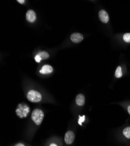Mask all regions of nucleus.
I'll use <instances>...</instances> for the list:
<instances>
[{"mask_svg":"<svg viewBox=\"0 0 130 146\" xmlns=\"http://www.w3.org/2000/svg\"><path fill=\"white\" fill-rule=\"evenodd\" d=\"M44 113L40 109H35L32 113V119L36 125H40L44 118Z\"/></svg>","mask_w":130,"mask_h":146,"instance_id":"obj_1","label":"nucleus"},{"mask_svg":"<svg viewBox=\"0 0 130 146\" xmlns=\"http://www.w3.org/2000/svg\"><path fill=\"white\" fill-rule=\"evenodd\" d=\"M27 99L31 102L38 103L42 101V96L41 94L33 90H30L27 94Z\"/></svg>","mask_w":130,"mask_h":146,"instance_id":"obj_2","label":"nucleus"},{"mask_svg":"<svg viewBox=\"0 0 130 146\" xmlns=\"http://www.w3.org/2000/svg\"><path fill=\"white\" fill-rule=\"evenodd\" d=\"M75 140V134L73 131L69 130L67 131L64 136V141L68 144L70 145L74 143Z\"/></svg>","mask_w":130,"mask_h":146,"instance_id":"obj_3","label":"nucleus"},{"mask_svg":"<svg viewBox=\"0 0 130 146\" xmlns=\"http://www.w3.org/2000/svg\"><path fill=\"white\" fill-rule=\"evenodd\" d=\"M70 38L74 43H78L84 39V36L79 33H74L71 35Z\"/></svg>","mask_w":130,"mask_h":146,"instance_id":"obj_4","label":"nucleus"},{"mask_svg":"<svg viewBox=\"0 0 130 146\" xmlns=\"http://www.w3.org/2000/svg\"><path fill=\"white\" fill-rule=\"evenodd\" d=\"M99 17L100 20L103 23H108L109 21V17L107 12L104 10H100L99 13Z\"/></svg>","mask_w":130,"mask_h":146,"instance_id":"obj_5","label":"nucleus"},{"mask_svg":"<svg viewBox=\"0 0 130 146\" xmlns=\"http://www.w3.org/2000/svg\"><path fill=\"white\" fill-rule=\"evenodd\" d=\"M26 18L29 22H34L36 19V15L34 11L32 9L28 10L26 14Z\"/></svg>","mask_w":130,"mask_h":146,"instance_id":"obj_6","label":"nucleus"},{"mask_svg":"<svg viewBox=\"0 0 130 146\" xmlns=\"http://www.w3.org/2000/svg\"><path fill=\"white\" fill-rule=\"evenodd\" d=\"M75 102L77 105L82 106H83L85 104V96L82 94H78L77 96H76V98H75Z\"/></svg>","mask_w":130,"mask_h":146,"instance_id":"obj_7","label":"nucleus"},{"mask_svg":"<svg viewBox=\"0 0 130 146\" xmlns=\"http://www.w3.org/2000/svg\"><path fill=\"white\" fill-rule=\"evenodd\" d=\"M53 71V67L50 65H44L43 66L42 68L40 70V72L43 74H50Z\"/></svg>","mask_w":130,"mask_h":146,"instance_id":"obj_8","label":"nucleus"},{"mask_svg":"<svg viewBox=\"0 0 130 146\" xmlns=\"http://www.w3.org/2000/svg\"><path fill=\"white\" fill-rule=\"evenodd\" d=\"M124 136L128 139H130V127H125L123 131Z\"/></svg>","mask_w":130,"mask_h":146,"instance_id":"obj_9","label":"nucleus"},{"mask_svg":"<svg viewBox=\"0 0 130 146\" xmlns=\"http://www.w3.org/2000/svg\"><path fill=\"white\" fill-rule=\"evenodd\" d=\"M38 55L40 57L42 60H46L47 58H48L50 56L48 53L46 52H44V51H42V52H39L38 53Z\"/></svg>","mask_w":130,"mask_h":146,"instance_id":"obj_10","label":"nucleus"},{"mask_svg":"<svg viewBox=\"0 0 130 146\" xmlns=\"http://www.w3.org/2000/svg\"><path fill=\"white\" fill-rule=\"evenodd\" d=\"M115 76L117 78H121L122 77L123 72L121 71V67L120 66H119L117 67L115 72Z\"/></svg>","mask_w":130,"mask_h":146,"instance_id":"obj_11","label":"nucleus"},{"mask_svg":"<svg viewBox=\"0 0 130 146\" xmlns=\"http://www.w3.org/2000/svg\"><path fill=\"white\" fill-rule=\"evenodd\" d=\"M123 39L127 43H130V33H127L124 35Z\"/></svg>","mask_w":130,"mask_h":146,"instance_id":"obj_12","label":"nucleus"},{"mask_svg":"<svg viewBox=\"0 0 130 146\" xmlns=\"http://www.w3.org/2000/svg\"><path fill=\"white\" fill-rule=\"evenodd\" d=\"M35 60H36V62L39 63L40 61L42 60V58H40V57L38 54H37L36 56H35Z\"/></svg>","mask_w":130,"mask_h":146,"instance_id":"obj_13","label":"nucleus"},{"mask_svg":"<svg viewBox=\"0 0 130 146\" xmlns=\"http://www.w3.org/2000/svg\"><path fill=\"white\" fill-rule=\"evenodd\" d=\"M79 118H80V119H79V123L81 125V122L82 121H84V120H85V116H84L83 117H81V116H79Z\"/></svg>","mask_w":130,"mask_h":146,"instance_id":"obj_14","label":"nucleus"},{"mask_svg":"<svg viewBox=\"0 0 130 146\" xmlns=\"http://www.w3.org/2000/svg\"><path fill=\"white\" fill-rule=\"evenodd\" d=\"M14 146H26V145L24 144L21 143H19L16 144Z\"/></svg>","mask_w":130,"mask_h":146,"instance_id":"obj_15","label":"nucleus"},{"mask_svg":"<svg viewBox=\"0 0 130 146\" xmlns=\"http://www.w3.org/2000/svg\"><path fill=\"white\" fill-rule=\"evenodd\" d=\"M18 2L20 4H23L25 3V1L24 0H18Z\"/></svg>","mask_w":130,"mask_h":146,"instance_id":"obj_16","label":"nucleus"},{"mask_svg":"<svg viewBox=\"0 0 130 146\" xmlns=\"http://www.w3.org/2000/svg\"><path fill=\"white\" fill-rule=\"evenodd\" d=\"M49 146H58V145H57L55 143H51V144L49 145Z\"/></svg>","mask_w":130,"mask_h":146,"instance_id":"obj_17","label":"nucleus"},{"mask_svg":"<svg viewBox=\"0 0 130 146\" xmlns=\"http://www.w3.org/2000/svg\"><path fill=\"white\" fill-rule=\"evenodd\" d=\"M127 110H128V113L130 115V105L129 106H128V109H127Z\"/></svg>","mask_w":130,"mask_h":146,"instance_id":"obj_18","label":"nucleus"}]
</instances>
